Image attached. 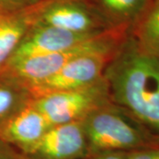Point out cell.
I'll return each mask as SVG.
<instances>
[{
    "mask_svg": "<svg viewBox=\"0 0 159 159\" xmlns=\"http://www.w3.org/2000/svg\"><path fill=\"white\" fill-rule=\"evenodd\" d=\"M103 76L111 101L159 138V58L142 53L129 34Z\"/></svg>",
    "mask_w": 159,
    "mask_h": 159,
    "instance_id": "6da1fadb",
    "label": "cell"
},
{
    "mask_svg": "<svg viewBox=\"0 0 159 159\" xmlns=\"http://www.w3.org/2000/svg\"><path fill=\"white\" fill-rule=\"evenodd\" d=\"M80 122L87 156L104 152L128 153L159 146L158 137L127 110L112 101L95 109Z\"/></svg>",
    "mask_w": 159,
    "mask_h": 159,
    "instance_id": "7a4b0ae2",
    "label": "cell"
},
{
    "mask_svg": "<svg viewBox=\"0 0 159 159\" xmlns=\"http://www.w3.org/2000/svg\"><path fill=\"white\" fill-rule=\"evenodd\" d=\"M130 34L126 29H112L67 50L10 60L1 71L11 74L30 90L75 57L92 51H117Z\"/></svg>",
    "mask_w": 159,
    "mask_h": 159,
    "instance_id": "3957f363",
    "label": "cell"
},
{
    "mask_svg": "<svg viewBox=\"0 0 159 159\" xmlns=\"http://www.w3.org/2000/svg\"><path fill=\"white\" fill-rule=\"evenodd\" d=\"M31 24L76 34H101L113 28L91 0H43L29 9Z\"/></svg>",
    "mask_w": 159,
    "mask_h": 159,
    "instance_id": "277c9868",
    "label": "cell"
},
{
    "mask_svg": "<svg viewBox=\"0 0 159 159\" xmlns=\"http://www.w3.org/2000/svg\"><path fill=\"white\" fill-rule=\"evenodd\" d=\"M110 101V89L103 76L83 88L34 97L32 103L51 125H57L81 121L92 111Z\"/></svg>",
    "mask_w": 159,
    "mask_h": 159,
    "instance_id": "5b68a950",
    "label": "cell"
},
{
    "mask_svg": "<svg viewBox=\"0 0 159 159\" xmlns=\"http://www.w3.org/2000/svg\"><path fill=\"white\" fill-rule=\"evenodd\" d=\"M117 51H92L75 57L49 79L31 89L34 97L91 85L103 77Z\"/></svg>",
    "mask_w": 159,
    "mask_h": 159,
    "instance_id": "8992f818",
    "label": "cell"
},
{
    "mask_svg": "<svg viewBox=\"0 0 159 159\" xmlns=\"http://www.w3.org/2000/svg\"><path fill=\"white\" fill-rule=\"evenodd\" d=\"M23 159H83L87 156L81 122L52 125Z\"/></svg>",
    "mask_w": 159,
    "mask_h": 159,
    "instance_id": "52a82bcc",
    "label": "cell"
},
{
    "mask_svg": "<svg viewBox=\"0 0 159 159\" xmlns=\"http://www.w3.org/2000/svg\"><path fill=\"white\" fill-rule=\"evenodd\" d=\"M97 34H76L51 26L32 23L10 60L67 50Z\"/></svg>",
    "mask_w": 159,
    "mask_h": 159,
    "instance_id": "ba28073f",
    "label": "cell"
},
{
    "mask_svg": "<svg viewBox=\"0 0 159 159\" xmlns=\"http://www.w3.org/2000/svg\"><path fill=\"white\" fill-rule=\"evenodd\" d=\"M51 126L31 102L0 129V139L24 153L39 142Z\"/></svg>",
    "mask_w": 159,
    "mask_h": 159,
    "instance_id": "9c48e42d",
    "label": "cell"
},
{
    "mask_svg": "<svg viewBox=\"0 0 159 159\" xmlns=\"http://www.w3.org/2000/svg\"><path fill=\"white\" fill-rule=\"evenodd\" d=\"M31 25L29 11L0 9V71L11 59Z\"/></svg>",
    "mask_w": 159,
    "mask_h": 159,
    "instance_id": "30bf717a",
    "label": "cell"
},
{
    "mask_svg": "<svg viewBox=\"0 0 159 159\" xmlns=\"http://www.w3.org/2000/svg\"><path fill=\"white\" fill-rule=\"evenodd\" d=\"M34 96L28 86L0 71V129L31 103Z\"/></svg>",
    "mask_w": 159,
    "mask_h": 159,
    "instance_id": "8fae6325",
    "label": "cell"
},
{
    "mask_svg": "<svg viewBox=\"0 0 159 159\" xmlns=\"http://www.w3.org/2000/svg\"><path fill=\"white\" fill-rule=\"evenodd\" d=\"M113 28L130 30L151 0H91Z\"/></svg>",
    "mask_w": 159,
    "mask_h": 159,
    "instance_id": "7c38bea8",
    "label": "cell"
},
{
    "mask_svg": "<svg viewBox=\"0 0 159 159\" xmlns=\"http://www.w3.org/2000/svg\"><path fill=\"white\" fill-rule=\"evenodd\" d=\"M130 34L142 53L159 58V0L150 1Z\"/></svg>",
    "mask_w": 159,
    "mask_h": 159,
    "instance_id": "4fadbf2b",
    "label": "cell"
},
{
    "mask_svg": "<svg viewBox=\"0 0 159 159\" xmlns=\"http://www.w3.org/2000/svg\"><path fill=\"white\" fill-rule=\"evenodd\" d=\"M43 0H0V9L6 11H24L33 8Z\"/></svg>",
    "mask_w": 159,
    "mask_h": 159,
    "instance_id": "5bb4252c",
    "label": "cell"
},
{
    "mask_svg": "<svg viewBox=\"0 0 159 159\" xmlns=\"http://www.w3.org/2000/svg\"><path fill=\"white\" fill-rule=\"evenodd\" d=\"M127 159H159V146L129 152Z\"/></svg>",
    "mask_w": 159,
    "mask_h": 159,
    "instance_id": "9a60e30c",
    "label": "cell"
},
{
    "mask_svg": "<svg viewBox=\"0 0 159 159\" xmlns=\"http://www.w3.org/2000/svg\"><path fill=\"white\" fill-rule=\"evenodd\" d=\"M0 159H23L22 154L0 139Z\"/></svg>",
    "mask_w": 159,
    "mask_h": 159,
    "instance_id": "2e32d148",
    "label": "cell"
},
{
    "mask_svg": "<svg viewBox=\"0 0 159 159\" xmlns=\"http://www.w3.org/2000/svg\"><path fill=\"white\" fill-rule=\"evenodd\" d=\"M128 153L127 152H104V153L87 156L83 159H127Z\"/></svg>",
    "mask_w": 159,
    "mask_h": 159,
    "instance_id": "e0dca14e",
    "label": "cell"
}]
</instances>
